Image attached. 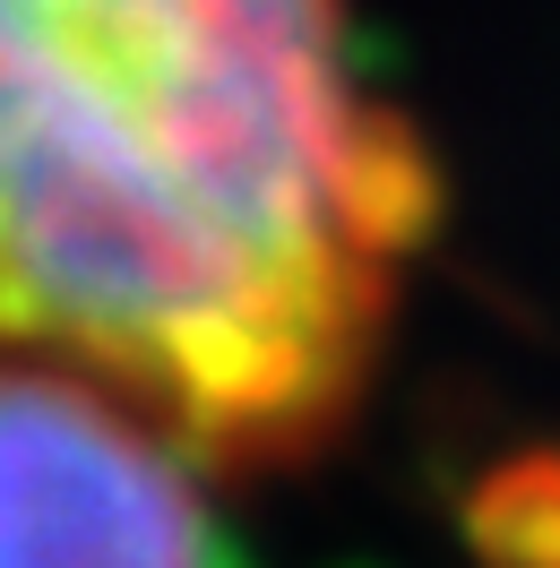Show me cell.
I'll return each instance as SVG.
<instances>
[{"label": "cell", "mask_w": 560, "mask_h": 568, "mask_svg": "<svg viewBox=\"0 0 560 568\" xmlns=\"http://www.w3.org/2000/svg\"><path fill=\"white\" fill-rule=\"evenodd\" d=\"M431 215L346 0H0V354L112 388L208 483L337 448Z\"/></svg>", "instance_id": "1"}, {"label": "cell", "mask_w": 560, "mask_h": 568, "mask_svg": "<svg viewBox=\"0 0 560 568\" xmlns=\"http://www.w3.org/2000/svg\"><path fill=\"white\" fill-rule=\"evenodd\" d=\"M0 568H233L208 474L139 405L0 354Z\"/></svg>", "instance_id": "2"}]
</instances>
